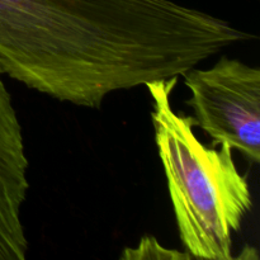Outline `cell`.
Wrapping results in <instances>:
<instances>
[{"instance_id": "7a4b0ae2", "label": "cell", "mask_w": 260, "mask_h": 260, "mask_svg": "<svg viewBox=\"0 0 260 260\" xmlns=\"http://www.w3.org/2000/svg\"><path fill=\"white\" fill-rule=\"evenodd\" d=\"M178 78L146 84L151 121L179 238L192 259H234V235L253 208L250 187L229 145L205 146L192 116L173 109Z\"/></svg>"}, {"instance_id": "3957f363", "label": "cell", "mask_w": 260, "mask_h": 260, "mask_svg": "<svg viewBox=\"0 0 260 260\" xmlns=\"http://www.w3.org/2000/svg\"><path fill=\"white\" fill-rule=\"evenodd\" d=\"M190 91L193 123L226 144L248 161H260V70L238 58L221 56L208 69L192 68L183 75Z\"/></svg>"}, {"instance_id": "6da1fadb", "label": "cell", "mask_w": 260, "mask_h": 260, "mask_svg": "<svg viewBox=\"0 0 260 260\" xmlns=\"http://www.w3.org/2000/svg\"><path fill=\"white\" fill-rule=\"evenodd\" d=\"M253 38L173 0H0V74L84 108Z\"/></svg>"}, {"instance_id": "277c9868", "label": "cell", "mask_w": 260, "mask_h": 260, "mask_svg": "<svg viewBox=\"0 0 260 260\" xmlns=\"http://www.w3.org/2000/svg\"><path fill=\"white\" fill-rule=\"evenodd\" d=\"M29 189L22 126L0 74V260H24L22 207Z\"/></svg>"}, {"instance_id": "5b68a950", "label": "cell", "mask_w": 260, "mask_h": 260, "mask_svg": "<svg viewBox=\"0 0 260 260\" xmlns=\"http://www.w3.org/2000/svg\"><path fill=\"white\" fill-rule=\"evenodd\" d=\"M192 259L188 253L180 254L175 250H168L160 245L152 236L142 238L137 248L126 249L121 255V259Z\"/></svg>"}]
</instances>
